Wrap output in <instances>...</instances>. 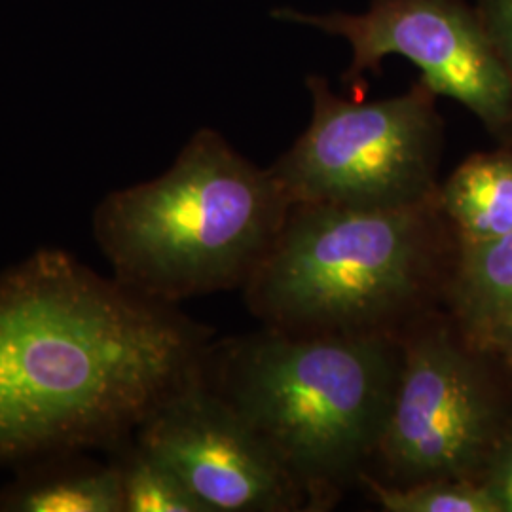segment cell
I'll use <instances>...</instances> for the list:
<instances>
[{
    "label": "cell",
    "instance_id": "5",
    "mask_svg": "<svg viewBox=\"0 0 512 512\" xmlns=\"http://www.w3.org/2000/svg\"><path fill=\"white\" fill-rule=\"evenodd\" d=\"M311 122L274 167L291 205L397 209L437 202L442 120L423 80L382 101H349L308 76Z\"/></svg>",
    "mask_w": 512,
    "mask_h": 512
},
{
    "label": "cell",
    "instance_id": "8",
    "mask_svg": "<svg viewBox=\"0 0 512 512\" xmlns=\"http://www.w3.org/2000/svg\"><path fill=\"white\" fill-rule=\"evenodd\" d=\"M135 433L211 512L294 511L306 503L270 446L203 384L202 372L158 404Z\"/></svg>",
    "mask_w": 512,
    "mask_h": 512
},
{
    "label": "cell",
    "instance_id": "9",
    "mask_svg": "<svg viewBox=\"0 0 512 512\" xmlns=\"http://www.w3.org/2000/svg\"><path fill=\"white\" fill-rule=\"evenodd\" d=\"M63 452L23 463L0 492V512H124L114 465Z\"/></svg>",
    "mask_w": 512,
    "mask_h": 512
},
{
    "label": "cell",
    "instance_id": "1",
    "mask_svg": "<svg viewBox=\"0 0 512 512\" xmlns=\"http://www.w3.org/2000/svg\"><path fill=\"white\" fill-rule=\"evenodd\" d=\"M202 329L59 249L0 275V467L116 448L202 372Z\"/></svg>",
    "mask_w": 512,
    "mask_h": 512
},
{
    "label": "cell",
    "instance_id": "13",
    "mask_svg": "<svg viewBox=\"0 0 512 512\" xmlns=\"http://www.w3.org/2000/svg\"><path fill=\"white\" fill-rule=\"evenodd\" d=\"M361 478L387 512H499L478 478H427L397 486Z\"/></svg>",
    "mask_w": 512,
    "mask_h": 512
},
{
    "label": "cell",
    "instance_id": "15",
    "mask_svg": "<svg viewBox=\"0 0 512 512\" xmlns=\"http://www.w3.org/2000/svg\"><path fill=\"white\" fill-rule=\"evenodd\" d=\"M475 8L512 82V0H478Z\"/></svg>",
    "mask_w": 512,
    "mask_h": 512
},
{
    "label": "cell",
    "instance_id": "2",
    "mask_svg": "<svg viewBox=\"0 0 512 512\" xmlns=\"http://www.w3.org/2000/svg\"><path fill=\"white\" fill-rule=\"evenodd\" d=\"M403 353L384 332L270 329L205 351L203 384L247 421L311 505H327L378 452Z\"/></svg>",
    "mask_w": 512,
    "mask_h": 512
},
{
    "label": "cell",
    "instance_id": "11",
    "mask_svg": "<svg viewBox=\"0 0 512 512\" xmlns=\"http://www.w3.org/2000/svg\"><path fill=\"white\" fill-rule=\"evenodd\" d=\"M463 327L482 342L512 313V232L475 245H461L452 285Z\"/></svg>",
    "mask_w": 512,
    "mask_h": 512
},
{
    "label": "cell",
    "instance_id": "14",
    "mask_svg": "<svg viewBox=\"0 0 512 512\" xmlns=\"http://www.w3.org/2000/svg\"><path fill=\"white\" fill-rule=\"evenodd\" d=\"M499 512H512V429L503 431L478 476Z\"/></svg>",
    "mask_w": 512,
    "mask_h": 512
},
{
    "label": "cell",
    "instance_id": "6",
    "mask_svg": "<svg viewBox=\"0 0 512 512\" xmlns=\"http://www.w3.org/2000/svg\"><path fill=\"white\" fill-rule=\"evenodd\" d=\"M279 21L344 38L351 63L344 82L365 88L389 55L420 69L437 93L471 110L499 137L512 135V82L482 21L465 0H372L361 14H310L277 8Z\"/></svg>",
    "mask_w": 512,
    "mask_h": 512
},
{
    "label": "cell",
    "instance_id": "3",
    "mask_svg": "<svg viewBox=\"0 0 512 512\" xmlns=\"http://www.w3.org/2000/svg\"><path fill=\"white\" fill-rule=\"evenodd\" d=\"M291 207L272 169L200 129L164 175L99 203L93 236L118 283L173 306L245 285Z\"/></svg>",
    "mask_w": 512,
    "mask_h": 512
},
{
    "label": "cell",
    "instance_id": "7",
    "mask_svg": "<svg viewBox=\"0 0 512 512\" xmlns=\"http://www.w3.org/2000/svg\"><path fill=\"white\" fill-rule=\"evenodd\" d=\"M503 429L473 357L446 330L403 351L378 452L399 484L478 478Z\"/></svg>",
    "mask_w": 512,
    "mask_h": 512
},
{
    "label": "cell",
    "instance_id": "4",
    "mask_svg": "<svg viewBox=\"0 0 512 512\" xmlns=\"http://www.w3.org/2000/svg\"><path fill=\"white\" fill-rule=\"evenodd\" d=\"M439 202L397 209L293 205L243 285L285 334L384 332L416 306L435 272Z\"/></svg>",
    "mask_w": 512,
    "mask_h": 512
},
{
    "label": "cell",
    "instance_id": "16",
    "mask_svg": "<svg viewBox=\"0 0 512 512\" xmlns=\"http://www.w3.org/2000/svg\"><path fill=\"white\" fill-rule=\"evenodd\" d=\"M480 344L499 351L512 365V313L507 315L501 323H497L494 329L484 336Z\"/></svg>",
    "mask_w": 512,
    "mask_h": 512
},
{
    "label": "cell",
    "instance_id": "10",
    "mask_svg": "<svg viewBox=\"0 0 512 512\" xmlns=\"http://www.w3.org/2000/svg\"><path fill=\"white\" fill-rule=\"evenodd\" d=\"M439 211L452 220L461 245L512 232V150L473 154L439 186Z\"/></svg>",
    "mask_w": 512,
    "mask_h": 512
},
{
    "label": "cell",
    "instance_id": "12",
    "mask_svg": "<svg viewBox=\"0 0 512 512\" xmlns=\"http://www.w3.org/2000/svg\"><path fill=\"white\" fill-rule=\"evenodd\" d=\"M124 512H211L183 478L137 440L112 448Z\"/></svg>",
    "mask_w": 512,
    "mask_h": 512
}]
</instances>
